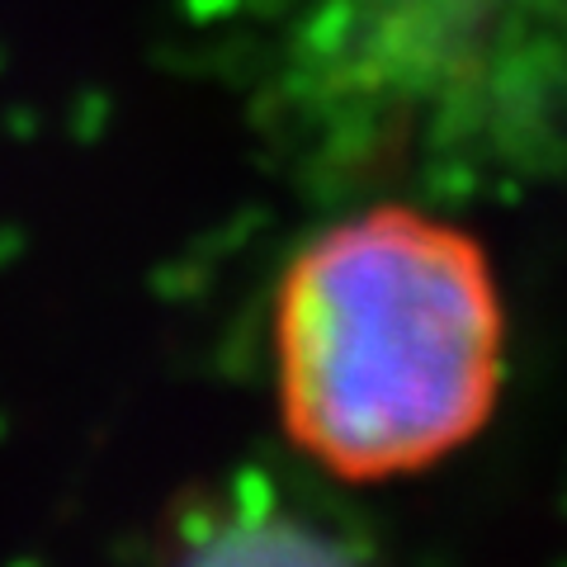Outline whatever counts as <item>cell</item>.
I'll list each match as a JSON object with an SVG mask.
<instances>
[{
  "instance_id": "6da1fadb",
  "label": "cell",
  "mask_w": 567,
  "mask_h": 567,
  "mask_svg": "<svg viewBox=\"0 0 567 567\" xmlns=\"http://www.w3.org/2000/svg\"><path fill=\"white\" fill-rule=\"evenodd\" d=\"M279 402L293 445L350 483L431 468L502 388V303L458 227L374 208L308 241L279 284Z\"/></svg>"
},
{
  "instance_id": "7a4b0ae2",
  "label": "cell",
  "mask_w": 567,
  "mask_h": 567,
  "mask_svg": "<svg viewBox=\"0 0 567 567\" xmlns=\"http://www.w3.org/2000/svg\"><path fill=\"white\" fill-rule=\"evenodd\" d=\"M114 114V104L110 95H100V91H85L76 104H71V133H76L81 142H95L104 133V123H110Z\"/></svg>"
},
{
  "instance_id": "3957f363",
  "label": "cell",
  "mask_w": 567,
  "mask_h": 567,
  "mask_svg": "<svg viewBox=\"0 0 567 567\" xmlns=\"http://www.w3.org/2000/svg\"><path fill=\"white\" fill-rule=\"evenodd\" d=\"M346 29H350V10H346V6H327V10L312 20V48H336Z\"/></svg>"
},
{
  "instance_id": "277c9868",
  "label": "cell",
  "mask_w": 567,
  "mask_h": 567,
  "mask_svg": "<svg viewBox=\"0 0 567 567\" xmlns=\"http://www.w3.org/2000/svg\"><path fill=\"white\" fill-rule=\"evenodd\" d=\"M24 251V237H20V227H0V270Z\"/></svg>"
},
{
  "instance_id": "5b68a950",
  "label": "cell",
  "mask_w": 567,
  "mask_h": 567,
  "mask_svg": "<svg viewBox=\"0 0 567 567\" xmlns=\"http://www.w3.org/2000/svg\"><path fill=\"white\" fill-rule=\"evenodd\" d=\"M233 6H237V0H185V10L194 14V20H213V14H223Z\"/></svg>"
},
{
  "instance_id": "8992f818",
  "label": "cell",
  "mask_w": 567,
  "mask_h": 567,
  "mask_svg": "<svg viewBox=\"0 0 567 567\" xmlns=\"http://www.w3.org/2000/svg\"><path fill=\"white\" fill-rule=\"evenodd\" d=\"M0 431H6V421H0Z\"/></svg>"
},
{
  "instance_id": "52a82bcc",
  "label": "cell",
  "mask_w": 567,
  "mask_h": 567,
  "mask_svg": "<svg viewBox=\"0 0 567 567\" xmlns=\"http://www.w3.org/2000/svg\"><path fill=\"white\" fill-rule=\"evenodd\" d=\"M0 62H6V58H0Z\"/></svg>"
}]
</instances>
